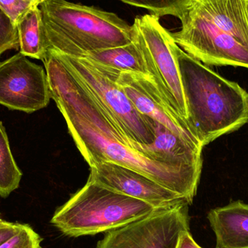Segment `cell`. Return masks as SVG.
Here are the masks:
<instances>
[{"label": "cell", "instance_id": "cell-1", "mask_svg": "<svg viewBox=\"0 0 248 248\" xmlns=\"http://www.w3.org/2000/svg\"><path fill=\"white\" fill-rule=\"evenodd\" d=\"M42 62L51 98L63 116L70 134L90 167L110 162L129 168L180 195L189 205L192 204L201 173L147 157L145 145L131 141L117 129L56 51L50 49Z\"/></svg>", "mask_w": 248, "mask_h": 248}, {"label": "cell", "instance_id": "cell-2", "mask_svg": "<svg viewBox=\"0 0 248 248\" xmlns=\"http://www.w3.org/2000/svg\"><path fill=\"white\" fill-rule=\"evenodd\" d=\"M187 124L202 147L248 124V93L174 46Z\"/></svg>", "mask_w": 248, "mask_h": 248}, {"label": "cell", "instance_id": "cell-3", "mask_svg": "<svg viewBox=\"0 0 248 248\" xmlns=\"http://www.w3.org/2000/svg\"><path fill=\"white\" fill-rule=\"evenodd\" d=\"M39 7L49 47L60 53L82 58L132 42V26L115 13L66 0H45Z\"/></svg>", "mask_w": 248, "mask_h": 248}, {"label": "cell", "instance_id": "cell-4", "mask_svg": "<svg viewBox=\"0 0 248 248\" xmlns=\"http://www.w3.org/2000/svg\"><path fill=\"white\" fill-rule=\"evenodd\" d=\"M155 210L144 201L88 179L80 190L56 210L51 223L68 237L95 235L124 227Z\"/></svg>", "mask_w": 248, "mask_h": 248}, {"label": "cell", "instance_id": "cell-5", "mask_svg": "<svg viewBox=\"0 0 248 248\" xmlns=\"http://www.w3.org/2000/svg\"><path fill=\"white\" fill-rule=\"evenodd\" d=\"M132 26L136 41L147 66L166 101L187 123L186 100L171 34L153 14L139 16Z\"/></svg>", "mask_w": 248, "mask_h": 248}, {"label": "cell", "instance_id": "cell-6", "mask_svg": "<svg viewBox=\"0 0 248 248\" xmlns=\"http://www.w3.org/2000/svg\"><path fill=\"white\" fill-rule=\"evenodd\" d=\"M57 52L94 96L120 132L138 144L147 145L153 142L155 138L154 120L143 116L134 108L116 81L89 60Z\"/></svg>", "mask_w": 248, "mask_h": 248}, {"label": "cell", "instance_id": "cell-7", "mask_svg": "<svg viewBox=\"0 0 248 248\" xmlns=\"http://www.w3.org/2000/svg\"><path fill=\"white\" fill-rule=\"evenodd\" d=\"M175 17L180 30L170 33L175 43L206 65L248 68V48L201 16L180 7Z\"/></svg>", "mask_w": 248, "mask_h": 248}, {"label": "cell", "instance_id": "cell-8", "mask_svg": "<svg viewBox=\"0 0 248 248\" xmlns=\"http://www.w3.org/2000/svg\"><path fill=\"white\" fill-rule=\"evenodd\" d=\"M189 204L157 208L140 219L106 232L96 248H175L179 235L189 231Z\"/></svg>", "mask_w": 248, "mask_h": 248}, {"label": "cell", "instance_id": "cell-9", "mask_svg": "<svg viewBox=\"0 0 248 248\" xmlns=\"http://www.w3.org/2000/svg\"><path fill=\"white\" fill-rule=\"evenodd\" d=\"M51 99L46 71L16 54L0 62V105L13 110L32 113L45 108Z\"/></svg>", "mask_w": 248, "mask_h": 248}, {"label": "cell", "instance_id": "cell-10", "mask_svg": "<svg viewBox=\"0 0 248 248\" xmlns=\"http://www.w3.org/2000/svg\"><path fill=\"white\" fill-rule=\"evenodd\" d=\"M93 63L120 86L133 106L141 114L162 124L181 138L202 147L187 123L166 101L152 76L122 72L95 62Z\"/></svg>", "mask_w": 248, "mask_h": 248}, {"label": "cell", "instance_id": "cell-11", "mask_svg": "<svg viewBox=\"0 0 248 248\" xmlns=\"http://www.w3.org/2000/svg\"><path fill=\"white\" fill-rule=\"evenodd\" d=\"M90 170L89 180L122 195L144 201L155 209L187 202L180 195L145 175L121 165L104 162L90 166Z\"/></svg>", "mask_w": 248, "mask_h": 248}, {"label": "cell", "instance_id": "cell-12", "mask_svg": "<svg viewBox=\"0 0 248 248\" xmlns=\"http://www.w3.org/2000/svg\"><path fill=\"white\" fill-rule=\"evenodd\" d=\"M180 7L209 20L248 48L247 0H185Z\"/></svg>", "mask_w": 248, "mask_h": 248}, {"label": "cell", "instance_id": "cell-13", "mask_svg": "<svg viewBox=\"0 0 248 248\" xmlns=\"http://www.w3.org/2000/svg\"><path fill=\"white\" fill-rule=\"evenodd\" d=\"M155 132L154 141L145 147L146 155L149 158L202 172V146L181 138L155 122Z\"/></svg>", "mask_w": 248, "mask_h": 248}, {"label": "cell", "instance_id": "cell-14", "mask_svg": "<svg viewBox=\"0 0 248 248\" xmlns=\"http://www.w3.org/2000/svg\"><path fill=\"white\" fill-rule=\"evenodd\" d=\"M208 221L216 236L215 248H248V204L241 201L211 209Z\"/></svg>", "mask_w": 248, "mask_h": 248}, {"label": "cell", "instance_id": "cell-15", "mask_svg": "<svg viewBox=\"0 0 248 248\" xmlns=\"http://www.w3.org/2000/svg\"><path fill=\"white\" fill-rule=\"evenodd\" d=\"M81 58L122 72L150 75L141 50L136 41L124 46L94 51Z\"/></svg>", "mask_w": 248, "mask_h": 248}, {"label": "cell", "instance_id": "cell-16", "mask_svg": "<svg viewBox=\"0 0 248 248\" xmlns=\"http://www.w3.org/2000/svg\"><path fill=\"white\" fill-rule=\"evenodd\" d=\"M20 52L28 58L43 61L50 49L39 7L27 13L17 23Z\"/></svg>", "mask_w": 248, "mask_h": 248}, {"label": "cell", "instance_id": "cell-17", "mask_svg": "<svg viewBox=\"0 0 248 248\" xmlns=\"http://www.w3.org/2000/svg\"><path fill=\"white\" fill-rule=\"evenodd\" d=\"M23 173L17 166L5 127L0 121V197L7 198L19 187Z\"/></svg>", "mask_w": 248, "mask_h": 248}, {"label": "cell", "instance_id": "cell-18", "mask_svg": "<svg viewBox=\"0 0 248 248\" xmlns=\"http://www.w3.org/2000/svg\"><path fill=\"white\" fill-rule=\"evenodd\" d=\"M42 239L29 224H20L10 238L0 245V248H42Z\"/></svg>", "mask_w": 248, "mask_h": 248}, {"label": "cell", "instance_id": "cell-19", "mask_svg": "<svg viewBox=\"0 0 248 248\" xmlns=\"http://www.w3.org/2000/svg\"><path fill=\"white\" fill-rule=\"evenodd\" d=\"M134 7L147 9L151 14L158 16H175L185 0H120Z\"/></svg>", "mask_w": 248, "mask_h": 248}, {"label": "cell", "instance_id": "cell-20", "mask_svg": "<svg viewBox=\"0 0 248 248\" xmlns=\"http://www.w3.org/2000/svg\"><path fill=\"white\" fill-rule=\"evenodd\" d=\"M20 49L17 28L0 9V57L10 49Z\"/></svg>", "mask_w": 248, "mask_h": 248}, {"label": "cell", "instance_id": "cell-21", "mask_svg": "<svg viewBox=\"0 0 248 248\" xmlns=\"http://www.w3.org/2000/svg\"><path fill=\"white\" fill-rule=\"evenodd\" d=\"M36 6L25 0H0V9L7 15L15 26Z\"/></svg>", "mask_w": 248, "mask_h": 248}, {"label": "cell", "instance_id": "cell-22", "mask_svg": "<svg viewBox=\"0 0 248 248\" xmlns=\"http://www.w3.org/2000/svg\"><path fill=\"white\" fill-rule=\"evenodd\" d=\"M19 223L9 222L1 219L0 221V245L16 233L19 228Z\"/></svg>", "mask_w": 248, "mask_h": 248}, {"label": "cell", "instance_id": "cell-23", "mask_svg": "<svg viewBox=\"0 0 248 248\" xmlns=\"http://www.w3.org/2000/svg\"><path fill=\"white\" fill-rule=\"evenodd\" d=\"M175 248H202L198 244L192 237L189 231H185L179 235Z\"/></svg>", "mask_w": 248, "mask_h": 248}, {"label": "cell", "instance_id": "cell-24", "mask_svg": "<svg viewBox=\"0 0 248 248\" xmlns=\"http://www.w3.org/2000/svg\"><path fill=\"white\" fill-rule=\"evenodd\" d=\"M25 1H29V2L32 3L34 4L36 7H39L45 0H25Z\"/></svg>", "mask_w": 248, "mask_h": 248}, {"label": "cell", "instance_id": "cell-25", "mask_svg": "<svg viewBox=\"0 0 248 248\" xmlns=\"http://www.w3.org/2000/svg\"><path fill=\"white\" fill-rule=\"evenodd\" d=\"M247 11H248V0H247Z\"/></svg>", "mask_w": 248, "mask_h": 248}, {"label": "cell", "instance_id": "cell-26", "mask_svg": "<svg viewBox=\"0 0 248 248\" xmlns=\"http://www.w3.org/2000/svg\"><path fill=\"white\" fill-rule=\"evenodd\" d=\"M1 219H2V218H1V217H0V221H1Z\"/></svg>", "mask_w": 248, "mask_h": 248}]
</instances>
